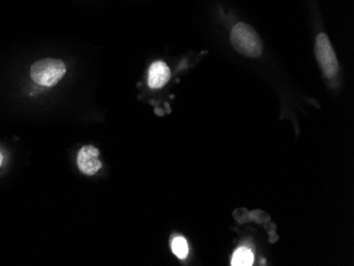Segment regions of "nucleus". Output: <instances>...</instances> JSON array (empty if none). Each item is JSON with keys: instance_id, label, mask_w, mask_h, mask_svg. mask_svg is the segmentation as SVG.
<instances>
[{"instance_id": "nucleus-4", "label": "nucleus", "mask_w": 354, "mask_h": 266, "mask_svg": "<svg viewBox=\"0 0 354 266\" xmlns=\"http://www.w3.org/2000/svg\"><path fill=\"white\" fill-rule=\"evenodd\" d=\"M77 167L85 175H95L101 168L99 151L93 146H84L80 150L77 158Z\"/></svg>"}, {"instance_id": "nucleus-8", "label": "nucleus", "mask_w": 354, "mask_h": 266, "mask_svg": "<svg viewBox=\"0 0 354 266\" xmlns=\"http://www.w3.org/2000/svg\"><path fill=\"white\" fill-rule=\"evenodd\" d=\"M3 154H1V153H0V167H1V164H3Z\"/></svg>"}, {"instance_id": "nucleus-2", "label": "nucleus", "mask_w": 354, "mask_h": 266, "mask_svg": "<svg viewBox=\"0 0 354 266\" xmlns=\"http://www.w3.org/2000/svg\"><path fill=\"white\" fill-rule=\"evenodd\" d=\"M66 73V66L59 59H43L32 65L30 75L32 80L41 86L51 87L62 80Z\"/></svg>"}, {"instance_id": "nucleus-6", "label": "nucleus", "mask_w": 354, "mask_h": 266, "mask_svg": "<svg viewBox=\"0 0 354 266\" xmlns=\"http://www.w3.org/2000/svg\"><path fill=\"white\" fill-rule=\"evenodd\" d=\"M254 263V254L246 247H240L232 256V266H250Z\"/></svg>"}, {"instance_id": "nucleus-5", "label": "nucleus", "mask_w": 354, "mask_h": 266, "mask_svg": "<svg viewBox=\"0 0 354 266\" xmlns=\"http://www.w3.org/2000/svg\"><path fill=\"white\" fill-rule=\"evenodd\" d=\"M171 70L162 61H155L149 70V86L153 89L162 88L170 80Z\"/></svg>"}, {"instance_id": "nucleus-3", "label": "nucleus", "mask_w": 354, "mask_h": 266, "mask_svg": "<svg viewBox=\"0 0 354 266\" xmlns=\"http://www.w3.org/2000/svg\"><path fill=\"white\" fill-rule=\"evenodd\" d=\"M315 55L324 75L329 79L335 77L339 70V61L326 33H319L316 37Z\"/></svg>"}, {"instance_id": "nucleus-1", "label": "nucleus", "mask_w": 354, "mask_h": 266, "mask_svg": "<svg viewBox=\"0 0 354 266\" xmlns=\"http://www.w3.org/2000/svg\"><path fill=\"white\" fill-rule=\"evenodd\" d=\"M234 48L248 57H259L263 51V44L254 28L245 23H238L230 32Z\"/></svg>"}, {"instance_id": "nucleus-7", "label": "nucleus", "mask_w": 354, "mask_h": 266, "mask_svg": "<svg viewBox=\"0 0 354 266\" xmlns=\"http://www.w3.org/2000/svg\"><path fill=\"white\" fill-rule=\"evenodd\" d=\"M172 251L180 259H186L189 254L188 243L183 237H176L172 241Z\"/></svg>"}]
</instances>
